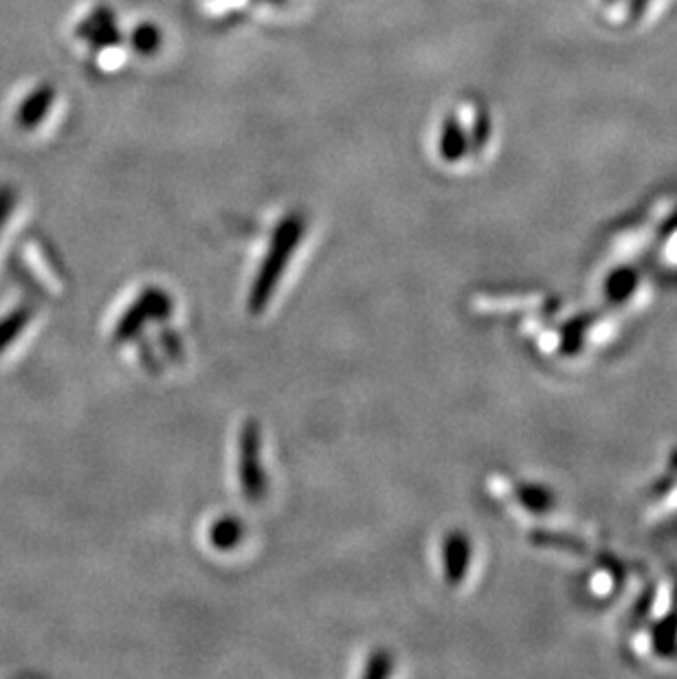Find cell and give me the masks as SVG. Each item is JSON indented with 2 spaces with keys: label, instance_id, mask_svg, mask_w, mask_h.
Returning <instances> with one entry per match:
<instances>
[{
  "label": "cell",
  "instance_id": "cell-8",
  "mask_svg": "<svg viewBox=\"0 0 677 679\" xmlns=\"http://www.w3.org/2000/svg\"><path fill=\"white\" fill-rule=\"evenodd\" d=\"M242 539H244V526L238 517H231V515L220 517L209 528V544L220 552H229L238 548Z\"/></svg>",
  "mask_w": 677,
  "mask_h": 679
},
{
  "label": "cell",
  "instance_id": "cell-7",
  "mask_svg": "<svg viewBox=\"0 0 677 679\" xmlns=\"http://www.w3.org/2000/svg\"><path fill=\"white\" fill-rule=\"evenodd\" d=\"M123 40L128 42L130 51L139 57H154L163 51L165 44V31L159 22L145 18L132 24V29L128 31V35H123Z\"/></svg>",
  "mask_w": 677,
  "mask_h": 679
},
{
  "label": "cell",
  "instance_id": "cell-1",
  "mask_svg": "<svg viewBox=\"0 0 677 679\" xmlns=\"http://www.w3.org/2000/svg\"><path fill=\"white\" fill-rule=\"evenodd\" d=\"M306 233V218L297 211L286 213L271 238L269 251L258 269V275L253 280L249 299H247V308L251 315H262L266 310V306L273 299V293L286 271V266L291 264L293 253L297 251L302 238Z\"/></svg>",
  "mask_w": 677,
  "mask_h": 679
},
{
  "label": "cell",
  "instance_id": "cell-10",
  "mask_svg": "<svg viewBox=\"0 0 677 679\" xmlns=\"http://www.w3.org/2000/svg\"><path fill=\"white\" fill-rule=\"evenodd\" d=\"M394 671V662L392 656L385 651H376L368 658L365 669H363V678H385Z\"/></svg>",
  "mask_w": 677,
  "mask_h": 679
},
{
  "label": "cell",
  "instance_id": "cell-11",
  "mask_svg": "<svg viewBox=\"0 0 677 679\" xmlns=\"http://www.w3.org/2000/svg\"><path fill=\"white\" fill-rule=\"evenodd\" d=\"M260 2H266V4H280V2H284V0H260Z\"/></svg>",
  "mask_w": 677,
  "mask_h": 679
},
{
  "label": "cell",
  "instance_id": "cell-3",
  "mask_svg": "<svg viewBox=\"0 0 677 679\" xmlns=\"http://www.w3.org/2000/svg\"><path fill=\"white\" fill-rule=\"evenodd\" d=\"M170 315H172V299H170V295L165 291H159V288H145L134 299V304L121 315V319L117 321L114 341L117 343L130 341V339H134L141 332L145 321H150V319L165 321Z\"/></svg>",
  "mask_w": 677,
  "mask_h": 679
},
{
  "label": "cell",
  "instance_id": "cell-9",
  "mask_svg": "<svg viewBox=\"0 0 677 679\" xmlns=\"http://www.w3.org/2000/svg\"><path fill=\"white\" fill-rule=\"evenodd\" d=\"M465 150H467L465 130H462V125L456 117H449L440 128L438 152L445 161H458V158L465 156Z\"/></svg>",
  "mask_w": 677,
  "mask_h": 679
},
{
  "label": "cell",
  "instance_id": "cell-5",
  "mask_svg": "<svg viewBox=\"0 0 677 679\" xmlns=\"http://www.w3.org/2000/svg\"><path fill=\"white\" fill-rule=\"evenodd\" d=\"M75 35L79 40H84L90 48H97V51H106V48H112V46L123 42V33L119 29L117 13H114L112 7H106V4L88 11L79 20Z\"/></svg>",
  "mask_w": 677,
  "mask_h": 679
},
{
  "label": "cell",
  "instance_id": "cell-4",
  "mask_svg": "<svg viewBox=\"0 0 677 679\" xmlns=\"http://www.w3.org/2000/svg\"><path fill=\"white\" fill-rule=\"evenodd\" d=\"M57 90L48 81H40L31 86L13 106L11 110V123L20 132H35L42 128L55 108Z\"/></svg>",
  "mask_w": 677,
  "mask_h": 679
},
{
  "label": "cell",
  "instance_id": "cell-6",
  "mask_svg": "<svg viewBox=\"0 0 677 679\" xmlns=\"http://www.w3.org/2000/svg\"><path fill=\"white\" fill-rule=\"evenodd\" d=\"M443 559H445V577L449 585H460L467 577L469 563H471V544L465 533H451L445 539L443 548Z\"/></svg>",
  "mask_w": 677,
  "mask_h": 679
},
{
  "label": "cell",
  "instance_id": "cell-2",
  "mask_svg": "<svg viewBox=\"0 0 677 679\" xmlns=\"http://www.w3.org/2000/svg\"><path fill=\"white\" fill-rule=\"evenodd\" d=\"M260 447H262V436H260V425L255 420H247L240 431V442H238V478H240V489L242 495L251 502H260L266 493V475L262 469L260 460Z\"/></svg>",
  "mask_w": 677,
  "mask_h": 679
}]
</instances>
